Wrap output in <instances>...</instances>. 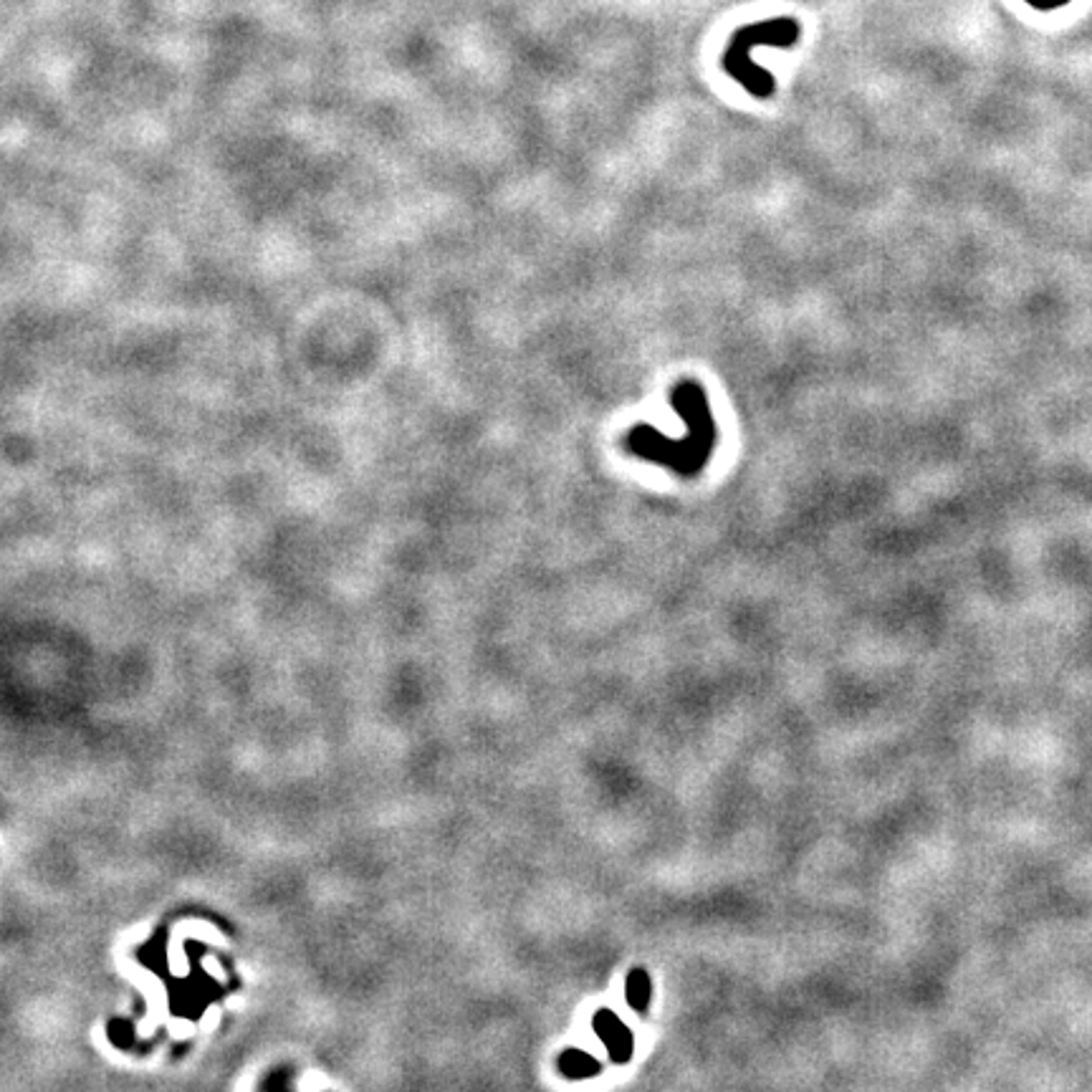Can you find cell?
<instances>
[{"label":"cell","mask_w":1092,"mask_h":1092,"mask_svg":"<svg viewBox=\"0 0 1092 1092\" xmlns=\"http://www.w3.org/2000/svg\"><path fill=\"white\" fill-rule=\"evenodd\" d=\"M797 38V26L789 20H776V23H763L753 29L741 31L734 38L731 48L726 51L724 67L736 81L746 86L753 96L769 99L774 94V76L766 74L763 68L751 64V48L756 43H772V46H789Z\"/></svg>","instance_id":"7a4b0ae2"},{"label":"cell","mask_w":1092,"mask_h":1092,"mask_svg":"<svg viewBox=\"0 0 1092 1092\" xmlns=\"http://www.w3.org/2000/svg\"><path fill=\"white\" fill-rule=\"evenodd\" d=\"M650 989H652V984H650V976L642 969H635L627 976V1001H630L635 1011H645L648 1009Z\"/></svg>","instance_id":"277c9868"},{"label":"cell","mask_w":1092,"mask_h":1092,"mask_svg":"<svg viewBox=\"0 0 1092 1092\" xmlns=\"http://www.w3.org/2000/svg\"><path fill=\"white\" fill-rule=\"evenodd\" d=\"M670 403L686 425V435L668 438L652 425L638 423L625 435V448L635 458L658 463L680 478H696L711 461L718 438L708 392L698 379H680L670 392Z\"/></svg>","instance_id":"6da1fadb"},{"label":"cell","mask_w":1092,"mask_h":1092,"mask_svg":"<svg viewBox=\"0 0 1092 1092\" xmlns=\"http://www.w3.org/2000/svg\"><path fill=\"white\" fill-rule=\"evenodd\" d=\"M562 1073L569 1077H589V1074L600 1073V1062L594 1057L584 1055L579 1049H569L562 1057Z\"/></svg>","instance_id":"5b68a950"},{"label":"cell","mask_w":1092,"mask_h":1092,"mask_svg":"<svg viewBox=\"0 0 1092 1092\" xmlns=\"http://www.w3.org/2000/svg\"><path fill=\"white\" fill-rule=\"evenodd\" d=\"M594 1032L602 1039L604 1047H607V1052H610V1057H613L614 1062H627V1060H630L635 1042H632L630 1026L622 1024L620 1017H614L613 1011H607V1009L597 1011V1017H594Z\"/></svg>","instance_id":"3957f363"}]
</instances>
